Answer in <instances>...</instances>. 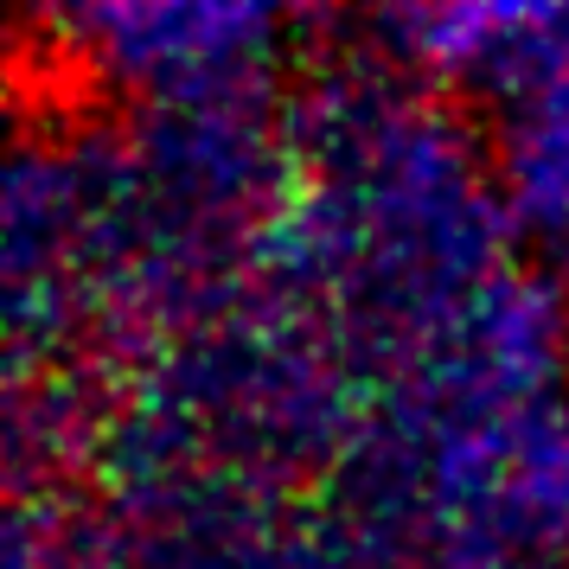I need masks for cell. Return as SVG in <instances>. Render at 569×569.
I'll return each instance as SVG.
<instances>
[{"instance_id":"1","label":"cell","mask_w":569,"mask_h":569,"mask_svg":"<svg viewBox=\"0 0 569 569\" xmlns=\"http://www.w3.org/2000/svg\"><path fill=\"white\" fill-rule=\"evenodd\" d=\"M83 39H97L122 78L160 90V103H199V97H237L243 71L269 32L262 13L231 7H154V13H71Z\"/></svg>"}]
</instances>
